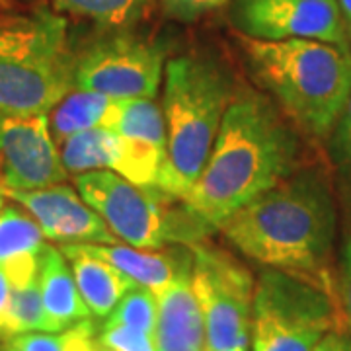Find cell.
Listing matches in <instances>:
<instances>
[{
    "label": "cell",
    "mask_w": 351,
    "mask_h": 351,
    "mask_svg": "<svg viewBox=\"0 0 351 351\" xmlns=\"http://www.w3.org/2000/svg\"><path fill=\"white\" fill-rule=\"evenodd\" d=\"M299 141L276 108L256 92L226 108L203 172L184 205L207 228H221L240 207L295 174Z\"/></svg>",
    "instance_id": "6da1fadb"
},
{
    "label": "cell",
    "mask_w": 351,
    "mask_h": 351,
    "mask_svg": "<svg viewBox=\"0 0 351 351\" xmlns=\"http://www.w3.org/2000/svg\"><path fill=\"white\" fill-rule=\"evenodd\" d=\"M221 230L252 262L334 287L328 262L336 239V205L318 172L291 174L230 215Z\"/></svg>",
    "instance_id": "7a4b0ae2"
},
{
    "label": "cell",
    "mask_w": 351,
    "mask_h": 351,
    "mask_svg": "<svg viewBox=\"0 0 351 351\" xmlns=\"http://www.w3.org/2000/svg\"><path fill=\"white\" fill-rule=\"evenodd\" d=\"M252 73L283 112L314 137L332 135L351 96V51L316 39L240 36Z\"/></svg>",
    "instance_id": "3957f363"
},
{
    "label": "cell",
    "mask_w": 351,
    "mask_h": 351,
    "mask_svg": "<svg viewBox=\"0 0 351 351\" xmlns=\"http://www.w3.org/2000/svg\"><path fill=\"white\" fill-rule=\"evenodd\" d=\"M66 20L53 8L0 14V112L49 113L76 88Z\"/></svg>",
    "instance_id": "277c9868"
},
{
    "label": "cell",
    "mask_w": 351,
    "mask_h": 351,
    "mask_svg": "<svg viewBox=\"0 0 351 351\" xmlns=\"http://www.w3.org/2000/svg\"><path fill=\"white\" fill-rule=\"evenodd\" d=\"M164 73L168 160L158 191L184 199L209 160L232 94L223 71L201 57H174Z\"/></svg>",
    "instance_id": "5b68a950"
},
{
    "label": "cell",
    "mask_w": 351,
    "mask_h": 351,
    "mask_svg": "<svg viewBox=\"0 0 351 351\" xmlns=\"http://www.w3.org/2000/svg\"><path fill=\"white\" fill-rule=\"evenodd\" d=\"M341 320L334 287L267 267L256 281L252 351H313Z\"/></svg>",
    "instance_id": "8992f818"
},
{
    "label": "cell",
    "mask_w": 351,
    "mask_h": 351,
    "mask_svg": "<svg viewBox=\"0 0 351 351\" xmlns=\"http://www.w3.org/2000/svg\"><path fill=\"white\" fill-rule=\"evenodd\" d=\"M76 191L100 215L113 234L141 250H160L166 242L197 244L207 226L191 213L178 217L164 207V195L145 189L112 170L78 174Z\"/></svg>",
    "instance_id": "52a82bcc"
},
{
    "label": "cell",
    "mask_w": 351,
    "mask_h": 351,
    "mask_svg": "<svg viewBox=\"0 0 351 351\" xmlns=\"http://www.w3.org/2000/svg\"><path fill=\"white\" fill-rule=\"evenodd\" d=\"M191 283L207 332V350L250 346L256 281L225 250L207 244L191 246Z\"/></svg>",
    "instance_id": "ba28073f"
},
{
    "label": "cell",
    "mask_w": 351,
    "mask_h": 351,
    "mask_svg": "<svg viewBox=\"0 0 351 351\" xmlns=\"http://www.w3.org/2000/svg\"><path fill=\"white\" fill-rule=\"evenodd\" d=\"M164 75V51L127 32L96 39L76 55V88L113 100H154Z\"/></svg>",
    "instance_id": "9c48e42d"
},
{
    "label": "cell",
    "mask_w": 351,
    "mask_h": 351,
    "mask_svg": "<svg viewBox=\"0 0 351 351\" xmlns=\"http://www.w3.org/2000/svg\"><path fill=\"white\" fill-rule=\"evenodd\" d=\"M0 193L49 188L63 184L69 176L47 113L0 112Z\"/></svg>",
    "instance_id": "30bf717a"
},
{
    "label": "cell",
    "mask_w": 351,
    "mask_h": 351,
    "mask_svg": "<svg viewBox=\"0 0 351 351\" xmlns=\"http://www.w3.org/2000/svg\"><path fill=\"white\" fill-rule=\"evenodd\" d=\"M234 24L254 39H316L348 47L338 0H237Z\"/></svg>",
    "instance_id": "8fae6325"
},
{
    "label": "cell",
    "mask_w": 351,
    "mask_h": 351,
    "mask_svg": "<svg viewBox=\"0 0 351 351\" xmlns=\"http://www.w3.org/2000/svg\"><path fill=\"white\" fill-rule=\"evenodd\" d=\"M4 197L24 207L41 226L45 239L61 244H117L113 234L80 193L71 186L57 184L27 191H4Z\"/></svg>",
    "instance_id": "7c38bea8"
},
{
    "label": "cell",
    "mask_w": 351,
    "mask_h": 351,
    "mask_svg": "<svg viewBox=\"0 0 351 351\" xmlns=\"http://www.w3.org/2000/svg\"><path fill=\"white\" fill-rule=\"evenodd\" d=\"M113 133L123 149L119 176L138 188L158 191L168 160V133L160 106L152 100H123Z\"/></svg>",
    "instance_id": "4fadbf2b"
},
{
    "label": "cell",
    "mask_w": 351,
    "mask_h": 351,
    "mask_svg": "<svg viewBox=\"0 0 351 351\" xmlns=\"http://www.w3.org/2000/svg\"><path fill=\"white\" fill-rule=\"evenodd\" d=\"M158 320L154 330L156 351H205L207 332L191 283V269L156 291Z\"/></svg>",
    "instance_id": "5bb4252c"
},
{
    "label": "cell",
    "mask_w": 351,
    "mask_h": 351,
    "mask_svg": "<svg viewBox=\"0 0 351 351\" xmlns=\"http://www.w3.org/2000/svg\"><path fill=\"white\" fill-rule=\"evenodd\" d=\"M39 291L45 314V332H64L92 313L76 287L73 269L59 248L45 244L39 252Z\"/></svg>",
    "instance_id": "9a60e30c"
},
{
    "label": "cell",
    "mask_w": 351,
    "mask_h": 351,
    "mask_svg": "<svg viewBox=\"0 0 351 351\" xmlns=\"http://www.w3.org/2000/svg\"><path fill=\"white\" fill-rule=\"evenodd\" d=\"M88 254L100 258L121 274L133 279L137 285L152 289L154 293L166 287L170 281L191 269V256L174 252L141 250L129 244H80Z\"/></svg>",
    "instance_id": "2e32d148"
},
{
    "label": "cell",
    "mask_w": 351,
    "mask_h": 351,
    "mask_svg": "<svg viewBox=\"0 0 351 351\" xmlns=\"http://www.w3.org/2000/svg\"><path fill=\"white\" fill-rule=\"evenodd\" d=\"M61 252L73 269L76 287L94 316L108 318L127 291L137 285L117 267L88 254L80 244H63Z\"/></svg>",
    "instance_id": "e0dca14e"
},
{
    "label": "cell",
    "mask_w": 351,
    "mask_h": 351,
    "mask_svg": "<svg viewBox=\"0 0 351 351\" xmlns=\"http://www.w3.org/2000/svg\"><path fill=\"white\" fill-rule=\"evenodd\" d=\"M121 104V100H113L98 92L75 88L51 110V135L59 145L64 138L92 129L113 131L119 121Z\"/></svg>",
    "instance_id": "ac0fdd59"
},
{
    "label": "cell",
    "mask_w": 351,
    "mask_h": 351,
    "mask_svg": "<svg viewBox=\"0 0 351 351\" xmlns=\"http://www.w3.org/2000/svg\"><path fill=\"white\" fill-rule=\"evenodd\" d=\"M59 152L66 172L75 176L94 170H112L119 174L123 164L121 141L113 131L106 129H92L64 138L59 143Z\"/></svg>",
    "instance_id": "d6986e66"
},
{
    "label": "cell",
    "mask_w": 351,
    "mask_h": 351,
    "mask_svg": "<svg viewBox=\"0 0 351 351\" xmlns=\"http://www.w3.org/2000/svg\"><path fill=\"white\" fill-rule=\"evenodd\" d=\"M57 14L90 20L108 32H125L152 8V0H51Z\"/></svg>",
    "instance_id": "ffe728a7"
},
{
    "label": "cell",
    "mask_w": 351,
    "mask_h": 351,
    "mask_svg": "<svg viewBox=\"0 0 351 351\" xmlns=\"http://www.w3.org/2000/svg\"><path fill=\"white\" fill-rule=\"evenodd\" d=\"M43 239L41 226L24 207L4 205L0 209V267L39 256L45 246Z\"/></svg>",
    "instance_id": "44dd1931"
},
{
    "label": "cell",
    "mask_w": 351,
    "mask_h": 351,
    "mask_svg": "<svg viewBox=\"0 0 351 351\" xmlns=\"http://www.w3.org/2000/svg\"><path fill=\"white\" fill-rule=\"evenodd\" d=\"M25 332H45V314H43V302H41V291H39V274L38 277H34L25 283L12 285L6 334H8V338H12L16 334H25Z\"/></svg>",
    "instance_id": "7402d4cb"
},
{
    "label": "cell",
    "mask_w": 351,
    "mask_h": 351,
    "mask_svg": "<svg viewBox=\"0 0 351 351\" xmlns=\"http://www.w3.org/2000/svg\"><path fill=\"white\" fill-rule=\"evenodd\" d=\"M156 320H158L156 293L143 285H133L129 289L123 299L113 308V313L108 316V322L135 328L152 338L156 330Z\"/></svg>",
    "instance_id": "603a6c76"
},
{
    "label": "cell",
    "mask_w": 351,
    "mask_h": 351,
    "mask_svg": "<svg viewBox=\"0 0 351 351\" xmlns=\"http://www.w3.org/2000/svg\"><path fill=\"white\" fill-rule=\"evenodd\" d=\"M98 339L104 346L115 351H156L152 336L141 332V330H135V328L113 324L108 320L101 324Z\"/></svg>",
    "instance_id": "cb8c5ba5"
},
{
    "label": "cell",
    "mask_w": 351,
    "mask_h": 351,
    "mask_svg": "<svg viewBox=\"0 0 351 351\" xmlns=\"http://www.w3.org/2000/svg\"><path fill=\"white\" fill-rule=\"evenodd\" d=\"M330 151L339 178L351 188V96L330 135Z\"/></svg>",
    "instance_id": "d4e9b609"
},
{
    "label": "cell",
    "mask_w": 351,
    "mask_h": 351,
    "mask_svg": "<svg viewBox=\"0 0 351 351\" xmlns=\"http://www.w3.org/2000/svg\"><path fill=\"white\" fill-rule=\"evenodd\" d=\"M4 348L12 351H64L63 334L55 332H25L4 339Z\"/></svg>",
    "instance_id": "484cf974"
},
{
    "label": "cell",
    "mask_w": 351,
    "mask_h": 351,
    "mask_svg": "<svg viewBox=\"0 0 351 351\" xmlns=\"http://www.w3.org/2000/svg\"><path fill=\"white\" fill-rule=\"evenodd\" d=\"M61 334H63L64 351H115L108 346H104L98 339L96 326L90 318L78 322Z\"/></svg>",
    "instance_id": "4316f807"
},
{
    "label": "cell",
    "mask_w": 351,
    "mask_h": 351,
    "mask_svg": "<svg viewBox=\"0 0 351 351\" xmlns=\"http://www.w3.org/2000/svg\"><path fill=\"white\" fill-rule=\"evenodd\" d=\"M226 4V0H162V10L168 18L180 22H193L205 14Z\"/></svg>",
    "instance_id": "83f0119b"
},
{
    "label": "cell",
    "mask_w": 351,
    "mask_h": 351,
    "mask_svg": "<svg viewBox=\"0 0 351 351\" xmlns=\"http://www.w3.org/2000/svg\"><path fill=\"white\" fill-rule=\"evenodd\" d=\"M339 306L346 326L351 332V234L341 248V267H339Z\"/></svg>",
    "instance_id": "f1b7e54d"
},
{
    "label": "cell",
    "mask_w": 351,
    "mask_h": 351,
    "mask_svg": "<svg viewBox=\"0 0 351 351\" xmlns=\"http://www.w3.org/2000/svg\"><path fill=\"white\" fill-rule=\"evenodd\" d=\"M10 299H12V285H10V279L6 276V271L0 267V339L8 338L6 324H8Z\"/></svg>",
    "instance_id": "f546056e"
},
{
    "label": "cell",
    "mask_w": 351,
    "mask_h": 351,
    "mask_svg": "<svg viewBox=\"0 0 351 351\" xmlns=\"http://www.w3.org/2000/svg\"><path fill=\"white\" fill-rule=\"evenodd\" d=\"M313 351H351V336L341 330H332L314 346Z\"/></svg>",
    "instance_id": "4dcf8cb0"
},
{
    "label": "cell",
    "mask_w": 351,
    "mask_h": 351,
    "mask_svg": "<svg viewBox=\"0 0 351 351\" xmlns=\"http://www.w3.org/2000/svg\"><path fill=\"white\" fill-rule=\"evenodd\" d=\"M339 8H341V14H343V20H346V24L350 27V34H351V0H338Z\"/></svg>",
    "instance_id": "1f68e13d"
},
{
    "label": "cell",
    "mask_w": 351,
    "mask_h": 351,
    "mask_svg": "<svg viewBox=\"0 0 351 351\" xmlns=\"http://www.w3.org/2000/svg\"><path fill=\"white\" fill-rule=\"evenodd\" d=\"M14 6V0H0V10H10Z\"/></svg>",
    "instance_id": "d6a6232c"
},
{
    "label": "cell",
    "mask_w": 351,
    "mask_h": 351,
    "mask_svg": "<svg viewBox=\"0 0 351 351\" xmlns=\"http://www.w3.org/2000/svg\"><path fill=\"white\" fill-rule=\"evenodd\" d=\"M248 348H250V346H237V348H230V350H225V351H250Z\"/></svg>",
    "instance_id": "836d02e7"
},
{
    "label": "cell",
    "mask_w": 351,
    "mask_h": 351,
    "mask_svg": "<svg viewBox=\"0 0 351 351\" xmlns=\"http://www.w3.org/2000/svg\"><path fill=\"white\" fill-rule=\"evenodd\" d=\"M2 207H4V195L0 193V209H2Z\"/></svg>",
    "instance_id": "e575fe53"
},
{
    "label": "cell",
    "mask_w": 351,
    "mask_h": 351,
    "mask_svg": "<svg viewBox=\"0 0 351 351\" xmlns=\"http://www.w3.org/2000/svg\"><path fill=\"white\" fill-rule=\"evenodd\" d=\"M14 2H27V0H14Z\"/></svg>",
    "instance_id": "d590c367"
},
{
    "label": "cell",
    "mask_w": 351,
    "mask_h": 351,
    "mask_svg": "<svg viewBox=\"0 0 351 351\" xmlns=\"http://www.w3.org/2000/svg\"><path fill=\"white\" fill-rule=\"evenodd\" d=\"M0 170H2V158H0Z\"/></svg>",
    "instance_id": "8d00e7d4"
},
{
    "label": "cell",
    "mask_w": 351,
    "mask_h": 351,
    "mask_svg": "<svg viewBox=\"0 0 351 351\" xmlns=\"http://www.w3.org/2000/svg\"><path fill=\"white\" fill-rule=\"evenodd\" d=\"M2 351H12V350H6V348H2Z\"/></svg>",
    "instance_id": "74e56055"
}]
</instances>
